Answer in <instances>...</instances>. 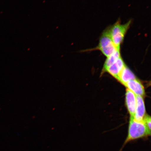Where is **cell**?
Returning <instances> with one entry per match:
<instances>
[{
  "label": "cell",
  "mask_w": 151,
  "mask_h": 151,
  "mask_svg": "<svg viewBox=\"0 0 151 151\" xmlns=\"http://www.w3.org/2000/svg\"><path fill=\"white\" fill-rule=\"evenodd\" d=\"M126 66L122 57L120 56L114 63L107 68L105 72L109 73V74L117 80L121 72Z\"/></svg>",
  "instance_id": "cell-6"
},
{
  "label": "cell",
  "mask_w": 151,
  "mask_h": 151,
  "mask_svg": "<svg viewBox=\"0 0 151 151\" xmlns=\"http://www.w3.org/2000/svg\"><path fill=\"white\" fill-rule=\"evenodd\" d=\"M120 56H121L120 50H117L110 56L107 57L104 64L103 70V72H104L107 68L114 63L115 62Z\"/></svg>",
  "instance_id": "cell-9"
},
{
  "label": "cell",
  "mask_w": 151,
  "mask_h": 151,
  "mask_svg": "<svg viewBox=\"0 0 151 151\" xmlns=\"http://www.w3.org/2000/svg\"><path fill=\"white\" fill-rule=\"evenodd\" d=\"M126 104L130 117L134 118L137 106V96L131 91L126 89Z\"/></svg>",
  "instance_id": "cell-4"
},
{
  "label": "cell",
  "mask_w": 151,
  "mask_h": 151,
  "mask_svg": "<svg viewBox=\"0 0 151 151\" xmlns=\"http://www.w3.org/2000/svg\"><path fill=\"white\" fill-rule=\"evenodd\" d=\"M137 106L134 118L139 121H143L146 116V109L143 98L137 96Z\"/></svg>",
  "instance_id": "cell-7"
},
{
  "label": "cell",
  "mask_w": 151,
  "mask_h": 151,
  "mask_svg": "<svg viewBox=\"0 0 151 151\" xmlns=\"http://www.w3.org/2000/svg\"><path fill=\"white\" fill-rule=\"evenodd\" d=\"M132 22V20H130L126 23L122 24L119 20L109 27L111 39L118 50H120L121 46Z\"/></svg>",
  "instance_id": "cell-2"
},
{
  "label": "cell",
  "mask_w": 151,
  "mask_h": 151,
  "mask_svg": "<svg viewBox=\"0 0 151 151\" xmlns=\"http://www.w3.org/2000/svg\"><path fill=\"white\" fill-rule=\"evenodd\" d=\"M135 79H136L135 75L126 65L121 72L117 80L125 86L128 81Z\"/></svg>",
  "instance_id": "cell-8"
},
{
  "label": "cell",
  "mask_w": 151,
  "mask_h": 151,
  "mask_svg": "<svg viewBox=\"0 0 151 151\" xmlns=\"http://www.w3.org/2000/svg\"><path fill=\"white\" fill-rule=\"evenodd\" d=\"M149 131L143 121H139L130 117L127 137L119 151H122L124 147L130 142L150 136Z\"/></svg>",
  "instance_id": "cell-1"
},
{
  "label": "cell",
  "mask_w": 151,
  "mask_h": 151,
  "mask_svg": "<svg viewBox=\"0 0 151 151\" xmlns=\"http://www.w3.org/2000/svg\"><path fill=\"white\" fill-rule=\"evenodd\" d=\"M125 86L136 96L143 97L145 95V91L144 86L137 79L128 81Z\"/></svg>",
  "instance_id": "cell-5"
},
{
  "label": "cell",
  "mask_w": 151,
  "mask_h": 151,
  "mask_svg": "<svg viewBox=\"0 0 151 151\" xmlns=\"http://www.w3.org/2000/svg\"><path fill=\"white\" fill-rule=\"evenodd\" d=\"M99 50L107 58L116 50H119L116 48L113 42L109 33V27L103 32L100 37L97 46L91 50Z\"/></svg>",
  "instance_id": "cell-3"
},
{
  "label": "cell",
  "mask_w": 151,
  "mask_h": 151,
  "mask_svg": "<svg viewBox=\"0 0 151 151\" xmlns=\"http://www.w3.org/2000/svg\"><path fill=\"white\" fill-rule=\"evenodd\" d=\"M143 121L147 129L149 131L151 132V117L149 115H146Z\"/></svg>",
  "instance_id": "cell-10"
}]
</instances>
